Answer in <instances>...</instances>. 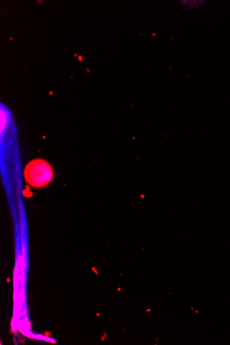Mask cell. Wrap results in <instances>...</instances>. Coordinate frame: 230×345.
Returning a JSON list of instances; mask_svg holds the SVG:
<instances>
[{"instance_id": "cell-1", "label": "cell", "mask_w": 230, "mask_h": 345, "mask_svg": "<svg viewBox=\"0 0 230 345\" xmlns=\"http://www.w3.org/2000/svg\"><path fill=\"white\" fill-rule=\"evenodd\" d=\"M53 172L51 165L42 159H35L29 162L24 170V177L29 185L42 187L51 182Z\"/></svg>"}, {"instance_id": "cell-2", "label": "cell", "mask_w": 230, "mask_h": 345, "mask_svg": "<svg viewBox=\"0 0 230 345\" xmlns=\"http://www.w3.org/2000/svg\"><path fill=\"white\" fill-rule=\"evenodd\" d=\"M179 1L180 3L183 5L187 6V8H199V6H202L205 3V1H197V0H193V1Z\"/></svg>"}]
</instances>
